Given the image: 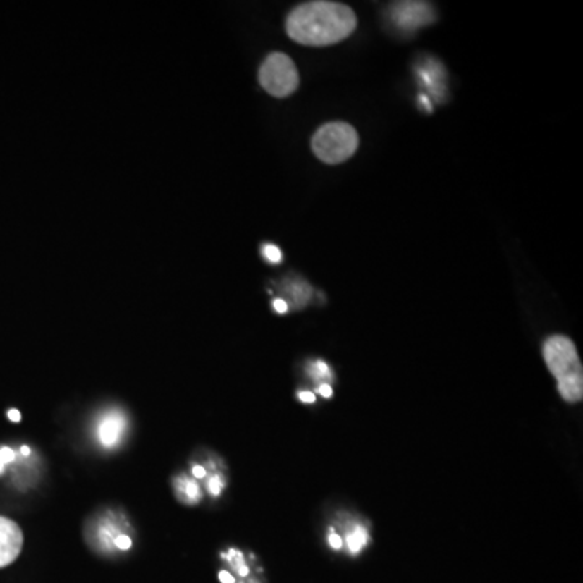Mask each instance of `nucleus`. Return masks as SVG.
<instances>
[{"instance_id": "f257e3e1", "label": "nucleus", "mask_w": 583, "mask_h": 583, "mask_svg": "<svg viewBox=\"0 0 583 583\" xmlns=\"http://www.w3.org/2000/svg\"><path fill=\"white\" fill-rule=\"evenodd\" d=\"M287 35L303 46H331L344 41L357 28V15L344 4L307 2L292 10L286 21Z\"/></svg>"}, {"instance_id": "f03ea898", "label": "nucleus", "mask_w": 583, "mask_h": 583, "mask_svg": "<svg viewBox=\"0 0 583 583\" xmlns=\"http://www.w3.org/2000/svg\"><path fill=\"white\" fill-rule=\"evenodd\" d=\"M543 357L549 372L558 379L560 397L567 402H580L583 397V369L574 342L565 336L549 337L543 345Z\"/></svg>"}, {"instance_id": "7ed1b4c3", "label": "nucleus", "mask_w": 583, "mask_h": 583, "mask_svg": "<svg viewBox=\"0 0 583 583\" xmlns=\"http://www.w3.org/2000/svg\"><path fill=\"white\" fill-rule=\"evenodd\" d=\"M358 133L350 123L329 122L318 128L312 140L314 156L326 164H340L355 154Z\"/></svg>"}, {"instance_id": "20e7f679", "label": "nucleus", "mask_w": 583, "mask_h": 583, "mask_svg": "<svg viewBox=\"0 0 583 583\" xmlns=\"http://www.w3.org/2000/svg\"><path fill=\"white\" fill-rule=\"evenodd\" d=\"M259 83L271 96H290L300 85L298 70L293 60L282 52L271 54L259 68Z\"/></svg>"}, {"instance_id": "39448f33", "label": "nucleus", "mask_w": 583, "mask_h": 583, "mask_svg": "<svg viewBox=\"0 0 583 583\" xmlns=\"http://www.w3.org/2000/svg\"><path fill=\"white\" fill-rule=\"evenodd\" d=\"M392 20L404 30H417L419 26L431 23L434 13L428 4L400 2L392 7Z\"/></svg>"}, {"instance_id": "423d86ee", "label": "nucleus", "mask_w": 583, "mask_h": 583, "mask_svg": "<svg viewBox=\"0 0 583 583\" xmlns=\"http://www.w3.org/2000/svg\"><path fill=\"white\" fill-rule=\"evenodd\" d=\"M125 429H127V418H125L123 412L117 410V408H112V410H107L97 419L96 424V436L97 441H99L101 446H104L107 449L117 448L122 441Z\"/></svg>"}, {"instance_id": "0eeeda50", "label": "nucleus", "mask_w": 583, "mask_h": 583, "mask_svg": "<svg viewBox=\"0 0 583 583\" xmlns=\"http://www.w3.org/2000/svg\"><path fill=\"white\" fill-rule=\"evenodd\" d=\"M23 546V533L13 520L0 515V569L18 558Z\"/></svg>"}, {"instance_id": "6e6552de", "label": "nucleus", "mask_w": 583, "mask_h": 583, "mask_svg": "<svg viewBox=\"0 0 583 583\" xmlns=\"http://www.w3.org/2000/svg\"><path fill=\"white\" fill-rule=\"evenodd\" d=\"M176 486H177V493L180 494V498L187 501V503H196V501L200 499V496H201L200 488L193 479L178 478Z\"/></svg>"}, {"instance_id": "1a4fd4ad", "label": "nucleus", "mask_w": 583, "mask_h": 583, "mask_svg": "<svg viewBox=\"0 0 583 583\" xmlns=\"http://www.w3.org/2000/svg\"><path fill=\"white\" fill-rule=\"evenodd\" d=\"M347 546H348V551L357 554L362 551L363 546H367L368 543V532L364 530L362 525H357L353 530L347 535Z\"/></svg>"}, {"instance_id": "9d476101", "label": "nucleus", "mask_w": 583, "mask_h": 583, "mask_svg": "<svg viewBox=\"0 0 583 583\" xmlns=\"http://www.w3.org/2000/svg\"><path fill=\"white\" fill-rule=\"evenodd\" d=\"M263 256L272 264H277V263H281V261H282V252L279 250V247H276V245H272V243L264 245Z\"/></svg>"}, {"instance_id": "9b49d317", "label": "nucleus", "mask_w": 583, "mask_h": 583, "mask_svg": "<svg viewBox=\"0 0 583 583\" xmlns=\"http://www.w3.org/2000/svg\"><path fill=\"white\" fill-rule=\"evenodd\" d=\"M309 373H312L314 378H329L331 369L324 362L318 360V362L309 364Z\"/></svg>"}, {"instance_id": "f8f14e48", "label": "nucleus", "mask_w": 583, "mask_h": 583, "mask_svg": "<svg viewBox=\"0 0 583 583\" xmlns=\"http://www.w3.org/2000/svg\"><path fill=\"white\" fill-rule=\"evenodd\" d=\"M208 486H209V493L212 496H219L221 491H222V488H224V481H222L221 477H212L209 479Z\"/></svg>"}, {"instance_id": "ddd939ff", "label": "nucleus", "mask_w": 583, "mask_h": 583, "mask_svg": "<svg viewBox=\"0 0 583 583\" xmlns=\"http://www.w3.org/2000/svg\"><path fill=\"white\" fill-rule=\"evenodd\" d=\"M113 546L120 549V551H127V549L132 548V538H130L128 535H120L116 539V544H113Z\"/></svg>"}, {"instance_id": "4468645a", "label": "nucleus", "mask_w": 583, "mask_h": 583, "mask_svg": "<svg viewBox=\"0 0 583 583\" xmlns=\"http://www.w3.org/2000/svg\"><path fill=\"white\" fill-rule=\"evenodd\" d=\"M13 459H15V454H13L12 449H8V448L0 449V462H2V464H8V462H13Z\"/></svg>"}, {"instance_id": "2eb2a0df", "label": "nucleus", "mask_w": 583, "mask_h": 583, "mask_svg": "<svg viewBox=\"0 0 583 583\" xmlns=\"http://www.w3.org/2000/svg\"><path fill=\"white\" fill-rule=\"evenodd\" d=\"M329 544H331V548L340 549L342 544H344V541H342V538L339 535H336L334 532H331L329 533Z\"/></svg>"}, {"instance_id": "dca6fc26", "label": "nucleus", "mask_w": 583, "mask_h": 583, "mask_svg": "<svg viewBox=\"0 0 583 583\" xmlns=\"http://www.w3.org/2000/svg\"><path fill=\"white\" fill-rule=\"evenodd\" d=\"M274 309L277 313H287V309H288V305L284 302V300H281V298H277V300H274Z\"/></svg>"}, {"instance_id": "f3484780", "label": "nucleus", "mask_w": 583, "mask_h": 583, "mask_svg": "<svg viewBox=\"0 0 583 583\" xmlns=\"http://www.w3.org/2000/svg\"><path fill=\"white\" fill-rule=\"evenodd\" d=\"M298 397H300V400L307 402V404H313V402L316 400V397L314 394H312V392H300Z\"/></svg>"}, {"instance_id": "a211bd4d", "label": "nucleus", "mask_w": 583, "mask_h": 583, "mask_svg": "<svg viewBox=\"0 0 583 583\" xmlns=\"http://www.w3.org/2000/svg\"><path fill=\"white\" fill-rule=\"evenodd\" d=\"M318 392L323 397H326V399H328V397H331L332 395V388L329 384H321L319 388H318Z\"/></svg>"}, {"instance_id": "6ab92c4d", "label": "nucleus", "mask_w": 583, "mask_h": 583, "mask_svg": "<svg viewBox=\"0 0 583 583\" xmlns=\"http://www.w3.org/2000/svg\"><path fill=\"white\" fill-rule=\"evenodd\" d=\"M193 475H195L196 478H203V477L206 475V470H204L203 467L196 465V467H193Z\"/></svg>"}, {"instance_id": "aec40b11", "label": "nucleus", "mask_w": 583, "mask_h": 583, "mask_svg": "<svg viewBox=\"0 0 583 583\" xmlns=\"http://www.w3.org/2000/svg\"><path fill=\"white\" fill-rule=\"evenodd\" d=\"M8 418L12 419V422L18 423L20 419H21V417H20V412H18V410H10V412H8Z\"/></svg>"}, {"instance_id": "412c9836", "label": "nucleus", "mask_w": 583, "mask_h": 583, "mask_svg": "<svg viewBox=\"0 0 583 583\" xmlns=\"http://www.w3.org/2000/svg\"><path fill=\"white\" fill-rule=\"evenodd\" d=\"M219 577H221V580L224 582V583H233L232 575H231V574H227V572H221Z\"/></svg>"}, {"instance_id": "4be33fe9", "label": "nucleus", "mask_w": 583, "mask_h": 583, "mask_svg": "<svg viewBox=\"0 0 583 583\" xmlns=\"http://www.w3.org/2000/svg\"><path fill=\"white\" fill-rule=\"evenodd\" d=\"M419 101H422V102H423V104H424V106H426V111H428V112H431V104H429V102H428V99H426V97H424V96H422V97H419Z\"/></svg>"}, {"instance_id": "5701e85b", "label": "nucleus", "mask_w": 583, "mask_h": 583, "mask_svg": "<svg viewBox=\"0 0 583 583\" xmlns=\"http://www.w3.org/2000/svg\"><path fill=\"white\" fill-rule=\"evenodd\" d=\"M30 452H31L30 448H26V446H25V448H21V454H23V455H30Z\"/></svg>"}, {"instance_id": "b1692460", "label": "nucleus", "mask_w": 583, "mask_h": 583, "mask_svg": "<svg viewBox=\"0 0 583 583\" xmlns=\"http://www.w3.org/2000/svg\"><path fill=\"white\" fill-rule=\"evenodd\" d=\"M2 470H4V464H2V462H0V473H2Z\"/></svg>"}]
</instances>
